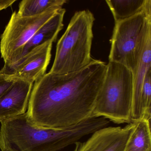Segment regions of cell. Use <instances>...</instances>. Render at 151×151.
<instances>
[{"instance_id":"9","label":"cell","mask_w":151,"mask_h":151,"mask_svg":"<svg viewBox=\"0 0 151 151\" xmlns=\"http://www.w3.org/2000/svg\"><path fill=\"white\" fill-rule=\"evenodd\" d=\"M33 84L17 80L0 97V122L27 112Z\"/></svg>"},{"instance_id":"5","label":"cell","mask_w":151,"mask_h":151,"mask_svg":"<svg viewBox=\"0 0 151 151\" xmlns=\"http://www.w3.org/2000/svg\"><path fill=\"white\" fill-rule=\"evenodd\" d=\"M151 28V4L140 13L115 23L110 40L109 62L126 67L132 73L137 68L148 30Z\"/></svg>"},{"instance_id":"7","label":"cell","mask_w":151,"mask_h":151,"mask_svg":"<svg viewBox=\"0 0 151 151\" xmlns=\"http://www.w3.org/2000/svg\"><path fill=\"white\" fill-rule=\"evenodd\" d=\"M53 43L48 41L35 47L11 66H4L0 74L9 80L37 82L45 74L51 60Z\"/></svg>"},{"instance_id":"12","label":"cell","mask_w":151,"mask_h":151,"mask_svg":"<svg viewBox=\"0 0 151 151\" xmlns=\"http://www.w3.org/2000/svg\"><path fill=\"white\" fill-rule=\"evenodd\" d=\"M115 23L130 18L144 11L151 0H106Z\"/></svg>"},{"instance_id":"4","label":"cell","mask_w":151,"mask_h":151,"mask_svg":"<svg viewBox=\"0 0 151 151\" xmlns=\"http://www.w3.org/2000/svg\"><path fill=\"white\" fill-rule=\"evenodd\" d=\"M133 88L132 71L120 63L109 62L93 117H104L118 124L132 122Z\"/></svg>"},{"instance_id":"13","label":"cell","mask_w":151,"mask_h":151,"mask_svg":"<svg viewBox=\"0 0 151 151\" xmlns=\"http://www.w3.org/2000/svg\"><path fill=\"white\" fill-rule=\"evenodd\" d=\"M151 119L136 122L124 151H151Z\"/></svg>"},{"instance_id":"17","label":"cell","mask_w":151,"mask_h":151,"mask_svg":"<svg viewBox=\"0 0 151 151\" xmlns=\"http://www.w3.org/2000/svg\"><path fill=\"white\" fill-rule=\"evenodd\" d=\"M16 0H0V11L11 6Z\"/></svg>"},{"instance_id":"2","label":"cell","mask_w":151,"mask_h":151,"mask_svg":"<svg viewBox=\"0 0 151 151\" xmlns=\"http://www.w3.org/2000/svg\"><path fill=\"white\" fill-rule=\"evenodd\" d=\"M1 123V151H59L108 126L109 122L92 117L63 129H42L31 123L26 113Z\"/></svg>"},{"instance_id":"14","label":"cell","mask_w":151,"mask_h":151,"mask_svg":"<svg viewBox=\"0 0 151 151\" xmlns=\"http://www.w3.org/2000/svg\"><path fill=\"white\" fill-rule=\"evenodd\" d=\"M67 0H23L21 1L17 14L21 17H33L49 10L61 9Z\"/></svg>"},{"instance_id":"8","label":"cell","mask_w":151,"mask_h":151,"mask_svg":"<svg viewBox=\"0 0 151 151\" xmlns=\"http://www.w3.org/2000/svg\"><path fill=\"white\" fill-rule=\"evenodd\" d=\"M135 126L136 122H132L123 127H104L86 141L75 143L73 151H124Z\"/></svg>"},{"instance_id":"3","label":"cell","mask_w":151,"mask_h":151,"mask_svg":"<svg viewBox=\"0 0 151 151\" xmlns=\"http://www.w3.org/2000/svg\"><path fill=\"white\" fill-rule=\"evenodd\" d=\"M93 14L87 10L76 12L57 43L54 61L49 73L63 75L78 71L89 65L93 39Z\"/></svg>"},{"instance_id":"10","label":"cell","mask_w":151,"mask_h":151,"mask_svg":"<svg viewBox=\"0 0 151 151\" xmlns=\"http://www.w3.org/2000/svg\"><path fill=\"white\" fill-rule=\"evenodd\" d=\"M151 70V28L148 30L137 68L133 76V98L131 111L132 122L143 119L141 106L142 86L147 74Z\"/></svg>"},{"instance_id":"1","label":"cell","mask_w":151,"mask_h":151,"mask_svg":"<svg viewBox=\"0 0 151 151\" xmlns=\"http://www.w3.org/2000/svg\"><path fill=\"white\" fill-rule=\"evenodd\" d=\"M106 70V63L93 59L76 72L45 74L33 84L26 112L31 123L60 130L93 117Z\"/></svg>"},{"instance_id":"11","label":"cell","mask_w":151,"mask_h":151,"mask_svg":"<svg viewBox=\"0 0 151 151\" xmlns=\"http://www.w3.org/2000/svg\"><path fill=\"white\" fill-rule=\"evenodd\" d=\"M65 13L66 9L62 8L37 31L24 46L20 59L40 45L48 41H56L58 34L63 28V17Z\"/></svg>"},{"instance_id":"6","label":"cell","mask_w":151,"mask_h":151,"mask_svg":"<svg viewBox=\"0 0 151 151\" xmlns=\"http://www.w3.org/2000/svg\"><path fill=\"white\" fill-rule=\"evenodd\" d=\"M61 9H52L33 17H21L17 12H14L1 40L0 49L1 58L5 62L4 66H11L16 63L29 40Z\"/></svg>"},{"instance_id":"15","label":"cell","mask_w":151,"mask_h":151,"mask_svg":"<svg viewBox=\"0 0 151 151\" xmlns=\"http://www.w3.org/2000/svg\"><path fill=\"white\" fill-rule=\"evenodd\" d=\"M151 70L147 74L141 93V106L143 119H151Z\"/></svg>"},{"instance_id":"16","label":"cell","mask_w":151,"mask_h":151,"mask_svg":"<svg viewBox=\"0 0 151 151\" xmlns=\"http://www.w3.org/2000/svg\"><path fill=\"white\" fill-rule=\"evenodd\" d=\"M15 81L9 80L4 75L0 74V97L11 87Z\"/></svg>"}]
</instances>
